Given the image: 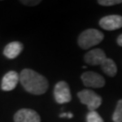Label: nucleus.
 Returning <instances> with one entry per match:
<instances>
[{"label": "nucleus", "mask_w": 122, "mask_h": 122, "mask_svg": "<svg viewBox=\"0 0 122 122\" xmlns=\"http://www.w3.org/2000/svg\"><path fill=\"white\" fill-rule=\"evenodd\" d=\"M20 81L26 92L35 95H42L48 90L47 79L31 69H24L21 71Z\"/></svg>", "instance_id": "obj_1"}, {"label": "nucleus", "mask_w": 122, "mask_h": 122, "mask_svg": "<svg viewBox=\"0 0 122 122\" xmlns=\"http://www.w3.org/2000/svg\"><path fill=\"white\" fill-rule=\"evenodd\" d=\"M104 39V35L97 29H87L83 31L78 38V44L81 49H89L100 44Z\"/></svg>", "instance_id": "obj_2"}, {"label": "nucleus", "mask_w": 122, "mask_h": 122, "mask_svg": "<svg viewBox=\"0 0 122 122\" xmlns=\"http://www.w3.org/2000/svg\"><path fill=\"white\" fill-rule=\"evenodd\" d=\"M77 95L80 101L86 105L90 111H95L102 103L101 97L92 90H82Z\"/></svg>", "instance_id": "obj_3"}, {"label": "nucleus", "mask_w": 122, "mask_h": 122, "mask_svg": "<svg viewBox=\"0 0 122 122\" xmlns=\"http://www.w3.org/2000/svg\"><path fill=\"white\" fill-rule=\"evenodd\" d=\"M53 95L55 101L59 104L68 103L71 100L70 87L66 81H59L56 83L53 91Z\"/></svg>", "instance_id": "obj_4"}, {"label": "nucleus", "mask_w": 122, "mask_h": 122, "mask_svg": "<svg viewBox=\"0 0 122 122\" xmlns=\"http://www.w3.org/2000/svg\"><path fill=\"white\" fill-rule=\"evenodd\" d=\"M81 79L83 84L89 88H102L105 85V79L94 71H86L81 74Z\"/></svg>", "instance_id": "obj_5"}, {"label": "nucleus", "mask_w": 122, "mask_h": 122, "mask_svg": "<svg viewBox=\"0 0 122 122\" xmlns=\"http://www.w3.org/2000/svg\"><path fill=\"white\" fill-rule=\"evenodd\" d=\"M100 26L107 31L117 30L122 27V16L118 15H110L100 20Z\"/></svg>", "instance_id": "obj_6"}, {"label": "nucleus", "mask_w": 122, "mask_h": 122, "mask_svg": "<svg viewBox=\"0 0 122 122\" xmlns=\"http://www.w3.org/2000/svg\"><path fill=\"white\" fill-rule=\"evenodd\" d=\"M15 122H41L39 114L33 109H22L14 116Z\"/></svg>", "instance_id": "obj_7"}, {"label": "nucleus", "mask_w": 122, "mask_h": 122, "mask_svg": "<svg viewBox=\"0 0 122 122\" xmlns=\"http://www.w3.org/2000/svg\"><path fill=\"white\" fill-rule=\"evenodd\" d=\"M106 59H107V56L105 54L104 51L99 48L91 50L84 56V61H86V63L92 66L101 65V63Z\"/></svg>", "instance_id": "obj_8"}, {"label": "nucleus", "mask_w": 122, "mask_h": 122, "mask_svg": "<svg viewBox=\"0 0 122 122\" xmlns=\"http://www.w3.org/2000/svg\"><path fill=\"white\" fill-rule=\"evenodd\" d=\"M19 81H20V75H18L16 71H10L7 73L5 74V76L2 79L1 89L5 92L13 91L16 87Z\"/></svg>", "instance_id": "obj_9"}, {"label": "nucleus", "mask_w": 122, "mask_h": 122, "mask_svg": "<svg viewBox=\"0 0 122 122\" xmlns=\"http://www.w3.org/2000/svg\"><path fill=\"white\" fill-rule=\"evenodd\" d=\"M23 51V44L20 42L9 43L4 49V55L8 59H15Z\"/></svg>", "instance_id": "obj_10"}, {"label": "nucleus", "mask_w": 122, "mask_h": 122, "mask_svg": "<svg viewBox=\"0 0 122 122\" xmlns=\"http://www.w3.org/2000/svg\"><path fill=\"white\" fill-rule=\"evenodd\" d=\"M100 66H101V70L103 71V72L109 77H114L118 72V68H117L115 61L110 58H107L101 63Z\"/></svg>", "instance_id": "obj_11"}, {"label": "nucleus", "mask_w": 122, "mask_h": 122, "mask_svg": "<svg viewBox=\"0 0 122 122\" xmlns=\"http://www.w3.org/2000/svg\"><path fill=\"white\" fill-rule=\"evenodd\" d=\"M113 122H122V100H119L117 103L116 109L112 115Z\"/></svg>", "instance_id": "obj_12"}, {"label": "nucleus", "mask_w": 122, "mask_h": 122, "mask_svg": "<svg viewBox=\"0 0 122 122\" xmlns=\"http://www.w3.org/2000/svg\"><path fill=\"white\" fill-rule=\"evenodd\" d=\"M87 122H104L100 115L96 111H90L86 117Z\"/></svg>", "instance_id": "obj_13"}, {"label": "nucleus", "mask_w": 122, "mask_h": 122, "mask_svg": "<svg viewBox=\"0 0 122 122\" xmlns=\"http://www.w3.org/2000/svg\"><path fill=\"white\" fill-rule=\"evenodd\" d=\"M122 0H99L98 4L103 6H111V5H115L121 4Z\"/></svg>", "instance_id": "obj_14"}, {"label": "nucleus", "mask_w": 122, "mask_h": 122, "mask_svg": "<svg viewBox=\"0 0 122 122\" xmlns=\"http://www.w3.org/2000/svg\"><path fill=\"white\" fill-rule=\"evenodd\" d=\"M22 3L27 5H35L41 3V1H22Z\"/></svg>", "instance_id": "obj_15"}, {"label": "nucleus", "mask_w": 122, "mask_h": 122, "mask_svg": "<svg viewBox=\"0 0 122 122\" xmlns=\"http://www.w3.org/2000/svg\"><path fill=\"white\" fill-rule=\"evenodd\" d=\"M73 117V115L71 113H61V115H60V118H71Z\"/></svg>", "instance_id": "obj_16"}, {"label": "nucleus", "mask_w": 122, "mask_h": 122, "mask_svg": "<svg viewBox=\"0 0 122 122\" xmlns=\"http://www.w3.org/2000/svg\"><path fill=\"white\" fill-rule=\"evenodd\" d=\"M117 44H118L119 46H121L122 47V34L117 38Z\"/></svg>", "instance_id": "obj_17"}]
</instances>
